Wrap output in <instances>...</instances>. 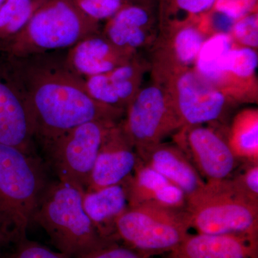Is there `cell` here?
Masks as SVG:
<instances>
[{
  "label": "cell",
  "mask_w": 258,
  "mask_h": 258,
  "mask_svg": "<svg viewBox=\"0 0 258 258\" xmlns=\"http://www.w3.org/2000/svg\"><path fill=\"white\" fill-rule=\"evenodd\" d=\"M5 56L26 98L35 139L41 144L83 123L118 121L125 114L123 110L93 99L85 87L84 79L69 69L64 57L50 52Z\"/></svg>",
  "instance_id": "obj_1"
},
{
  "label": "cell",
  "mask_w": 258,
  "mask_h": 258,
  "mask_svg": "<svg viewBox=\"0 0 258 258\" xmlns=\"http://www.w3.org/2000/svg\"><path fill=\"white\" fill-rule=\"evenodd\" d=\"M49 181L35 154L0 144V244L26 238Z\"/></svg>",
  "instance_id": "obj_2"
},
{
  "label": "cell",
  "mask_w": 258,
  "mask_h": 258,
  "mask_svg": "<svg viewBox=\"0 0 258 258\" xmlns=\"http://www.w3.org/2000/svg\"><path fill=\"white\" fill-rule=\"evenodd\" d=\"M83 195L60 180L49 181L33 217L67 258H79L116 242L100 235L83 208Z\"/></svg>",
  "instance_id": "obj_3"
},
{
  "label": "cell",
  "mask_w": 258,
  "mask_h": 258,
  "mask_svg": "<svg viewBox=\"0 0 258 258\" xmlns=\"http://www.w3.org/2000/svg\"><path fill=\"white\" fill-rule=\"evenodd\" d=\"M99 22L84 14L72 0H46L25 28L0 46V52L21 57L69 49L99 32Z\"/></svg>",
  "instance_id": "obj_4"
},
{
  "label": "cell",
  "mask_w": 258,
  "mask_h": 258,
  "mask_svg": "<svg viewBox=\"0 0 258 258\" xmlns=\"http://www.w3.org/2000/svg\"><path fill=\"white\" fill-rule=\"evenodd\" d=\"M185 211L198 233L258 237V204L236 191L230 179L206 181L187 197Z\"/></svg>",
  "instance_id": "obj_5"
},
{
  "label": "cell",
  "mask_w": 258,
  "mask_h": 258,
  "mask_svg": "<svg viewBox=\"0 0 258 258\" xmlns=\"http://www.w3.org/2000/svg\"><path fill=\"white\" fill-rule=\"evenodd\" d=\"M185 210L154 205L129 207L115 222V237L125 245L154 255L171 252L189 235Z\"/></svg>",
  "instance_id": "obj_6"
},
{
  "label": "cell",
  "mask_w": 258,
  "mask_h": 258,
  "mask_svg": "<svg viewBox=\"0 0 258 258\" xmlns=\"http://www.w3.org/2000/svg\"><path fill=\"white\" fill-rule=\"evenodd\" d=\"M118 122H87L42 144L47 161L58 180L86 192L105 137Z\"/></svg>",
  "instance_id": "obj_7"
},
{
  "label": "cell",
  "mask_w": 258,
  "mask_h": 258,
  "mask_svg": "<svg viewBox=\"0 0 258 258\" xmlns=\"http://www.w3.org/2000/svg\"><path fill=\"white\" fill-rule=\"evenodd\" d=\"M125 114L120 124L135 149L159 143L181 128L169 92L154 81L141 88Z\"/></svg>",
  "instance_id": "obj_8"
},
{
  "label": "cell",
  "mask_w": 258,
  "mask_h": 258,
  "mask_svg": "<svg viewBox=\"0 0 258 258\" xmlns=\"http://www.w3.org/2000/svg\"><path fill=\"white\" fill-rule=\"evenodd\" d=\"M169 92L181 128L215 123L234 103L192 69L161 83Z\"/></svg>",
  "instance_id": "obj_9"
},
{
  "label": "cell",
  "mask_w": 258,
  "mask_h": 258,
  "mask_svg": "<svg viewBox=\"0 0 258 258\" xmlns=\"http://www.w3.org/2000/svg\"><path fill=\"white\" fill-rule=\"evenodd\" d=\"M174 143L205 182L229 179L238 166L240 159L231 149L227 138L212 127H182L174 134Z\"/></svg>",
  "instance_id": "obj_10"
},
{
  "label": "cell",
  "mask_w": 258,
  "mask_h": 258,
  "mask_svg": "<svg viewBox=\"0 0 258 258\" xmlns=\"http://www.w3.org/2000/svg\"><path fill=\"white\" fill-rule=\"evenodd\" d=\"M208 37L200 23L159 30L153 44L154 82L161 84L179 73L194 69L199 52Z\"/></svg>",
  "instance_id": "obj_11"
},
{
  "label": "cell",
  "mask_w": 258,
  "mask_h": 258,
  "mask_svg": "<svg viewBox=\"0 0 258 258\" xmlns=\"http://www.w3.org/2000/svg\"><path fill=\"white\" fill-rule=\"evenodd\" d=\"M34 139L26 98L6 57L0 52V144L33 154Z\"/></svg>",
  "instance_id": "obj_12"
},
{
  "label": "cell",
  "mask_w": 258,
  "mask_h": 258,
  "mask_svg": "<svg viewBox=\"0 0 258 258\" xmlns=\"http://www.w3.org/2000/svg\"><path fill=\"white\" fill-rule=\"evenodd\" d=\"M139 161L137 151L125 135L120 121L115 123L102 144L86 191L123 182L133 174Z\"/></svg>",
  "instance_id": "obj_13"
},
{
  "label": "cell",
  "mask_w": 258,
  "mask_h": 258,
  "mask_svg": "<svg viewBox=\"0 0 258 258\" xmlns=\"http://www.w3.org/2000/svg\"><path fill=\"white\" fill-rule=\"evenodd\" d=\"M154 3H128L107 20L103 35L116 46L137 52L153 45L158 35Z\"/></svg>",
  "instance_id": "obj_14"
},
{
  "label": "cell",
  "mask_w": 258,
  "mask_h": 258,
  "mask_svg": "<svg viewBox=\"0 0 258 258\" xmlns=\"http://www.w3.org/2000/svg\"><path fill=\"white\" fill-rule=\"evenodd\" d=\"M147 63L136 55L107 74L85 78V87L93 99L125 111L142 88Z\"/></svg>",
  "instance_id": "obj_15"
},
{
  "label": "cell",
  "mask_w": 258,
  "mask_h": 258,
  "mask_svg": "<svg viewBox=\"0 0 258 258\" xmlns=\"http://www.w3.org/2000/svg\"><path fill=\"white\" fill-rule=\"evenodd\" d=\"M137 55V52L116 46L99 32L70 47L64 62L74 74L85 79L107 74Z\"/></svg>",
  "instance_id": "obj_16"
},
{
  "label": "cell",
  "mask_w": 258,
  "mask_h": 258,
  "mask_svg": "<svg viewBox=\"0 0 258 258\" xmlns=\"http://www.w3.org/2000/svg\"><path fill=\"white\" fill-rule=\"evenodd\" d=\"M139 159L182 190L186 197L196 192L205 181L175 144L159 143L136 149Z\"/></svg>",
  "instance_id": "obj_17"
},
{
  "label": "cell",
  "mask_w": 258,
  "mask_h": 258,
  "mask_svg": "<svg viewBox=\"0 0 258 258\" xmlns=\"http://www.w3.org/2000/svg\"><path fill=\"white\" fill-rule=\"evenodd\" d=\"M126 182L129 207L149 205L177 210L186 208V194L141 159Z\"/></svg>",
  "instance_id": "obj_18"
},
{
  "label": "cell",
  "mask_w": 258,
  "mask_h": 258,
  "mask_svg": "<svg viewBox=\"0 0 258 258\" xmlns=\"http://www.w3.org/2000/svg\"><path fill=\"white\" fill-rule=\"evenodd\" d=\"M170 253L176 258H258L257 238L236 235H188Z\"/></svg>",
  "instance_id": "obj_19"
},
{
  "label": "cell",
  "mask_w": 258,
  "mask_h": 258,
  "mask_svg": "<svg viewBox=\"0 0 258 258\" xmlns=\"http://www.w3.org/2000/svg\"><path fill=\"white\" fill-rule=\"evenodd\" d=\"M83 208L102 237L118 242L115 237V222L129 208L126 180L83 195Z\"/></svg>",
  "instance_id": "obj_20"
},
{
  "label": "cell",
  "mask_w": 258,
  "mask_h": 258,
  "mask_svg": "<svg viewBox=\"0 0 258 258\" xmlns=\"http://www.w3.org/2000/svg\"><path fill=\"white\" fill-rule=\"evenodd\" d=\"M217 0H157L158 28L166 30L200 23L213 11Z\"/></svg>",
  "instance_id": "obj_21"
},
{
  "label": "cell",
  "mask_w": 258,
  "mask_h": 258,
  "mask_svg": "<svg viewBox=\"0 0 258 258\" xmlns=\"http://www.w3.org/2000/svg\"><path fill=\"white\" fill-rule=\"evenodd\" d=\"M227 138L240 161L258 162L257 110H244L236 115Z\"/></svg>",
  "instance_id": "obj_22"
},
{
  "label": "cell",
  "mask_w": 258,
  "mask_h": 258,
  "mask_svg": "<svg viewBox=\"0 0 258 258\" xmlns=\"http://www.w3.org/2000/svg\"><path fill=\"white\" fill-rule=\"evenodd\" d=\"M235 44L228 32L212 34L204 42L195 61L194 70L203 79L217 88L222 58Z\"/></svg>",
  "instance_id": "obj_23"
},
{
  "label": "cell",
  "mask_w": 258,
  "mask_h": 258,
  "mask_svg": "<svg viewBox=\"0 0 258 258\" xmlns=\"http://www.w3.org/2000/svg\"><path fill=\"white\" fill-rule=\"evenodd\" d=\"M46 0H7L0 9V46L21 31Z\"/></svg>",
  "instance_id": "obj_24"
},
{
  "label": "cell",
  "mask_w": 258,
  "mask_h": 258,
  "mask_svg": "<svg viewBox=\"0 0 258 258\" xmlns=\"http://www.w3.org/2000/svg\"><path fill=\"white\" fill-rule=\"evenodd\" d=\"M230 34L237 45L257 50L258 47L257 11L252 12L236 20L232 25Z\"/></svg>",
  "instance_id": "obj_25"
},
{
  "label": "cell",
  "mask_w": 258,
  "mask_h": 258,
  "mask_svg": "<svg viewBox=\"0 0 258 258\" xmlns=\"http://www.w3.org/2000/svg\"><path fill=\"white\" fill-rule=\"evenodd\" d=\"M84 14L100 22L112 18L128 0H72Z\"/></svg>",
  "instance_id": "obj_26"
},
{
  "label": "cell",
  "mask_w": 258,
  "mask_h": 258,
  "mask_svg": "<svg viewBox=\"0 0 258 258\" xmlns=\"http://www.w3.org/2000/svg\"><path fill=\"white\" fill-rule=\"evenodd\" d=\"M245 167L230 181L236 191L258 204V162H245Z\"/></svg>",
  "instance_id": "obj_27"
},
{
  "label": "cell",
  "mask_w": 258,
  "mask_h": 258,
  "mask_svg": "<svg viewBox=\"0 0 258 258\" xmlns=\"http://www.w3.org/2000/svg\"><path fill=\"white\" fill-rule=\"evenodd\" d=\"M257 0H217L213 11L219 12L234 23L245 15L257 11Z\"/></svg>",
  "instance_id": "obj_28"
},
{
  "label": "cell",
  "mask_w": 258,
  "mask_h": 258,
  "mask_svg": "<svg viewBox=\"0 0 258 258\" xmlns=\"http://www.w3.org/2000/svg\"><path fill=\"white\" fill-rule=\"evenodd\" d=\"M79 258H153V255L115 242Z\"/></svg>",
  "instance_id": "obj_29"
},
{
  "label": "cell",
  "mask_w": 258,
  "mask_h": 258,
  "mask_svg": "<svg viewBox=\"0 0 258 258\" xmlns=\"http://www.w3.org/2000/svg\"><path fill=\"white\" fill-rule=\"evenodd\" d=\"M11 258H67L59 252H53L45 246L25 238L16 244V249Z\"/></svg>",
  "instance_id": "obj_30"
},
{
  "label": "cell",
  "mask_w": 258,
  "mask_h": 258,
  "mask_svg": "<svg viewBox=\"0 0 258 258\" xmlns=\"http://www.w3.org/2000/svg\"><path fill=\"white\" fill-rule=\"evenodd\" d=\"M131 3H154V0H128Z\"/></svg>",
  "instance_id": "obj_31"
},
{
  "label": "cell",
  "mask_w": 258,
  "mask_h": 258,
  "mask_svg": "<svg viewBox=\"0 0 258 258\" xmlns=\"http://www.w3.org/2000/svg\"><path fill=\"white\" fill-rule=\"evenodd\" d=\"M6 1L7 0H0V9H1L2 7H3V5L5 4Z\"/></svg>",
  "instance_id": "obj_32"
},
{
  "label": "cell",
  "mask_w": 258,
  "mask_h": 258,
  "mask_svg": "<svg viewBox=\"0 0 258 258\" xmlns=\"http://www.w3.org/2000/svg\"><path fill=\"white\" fill-rule=\"evenodd\" d=\"M167 258H176V257H175V256L173 255L172 254H171V253H170V252H169V257H168Z\"/></svg>",
  "instance_id": "obj_33"
}]
</instances>
